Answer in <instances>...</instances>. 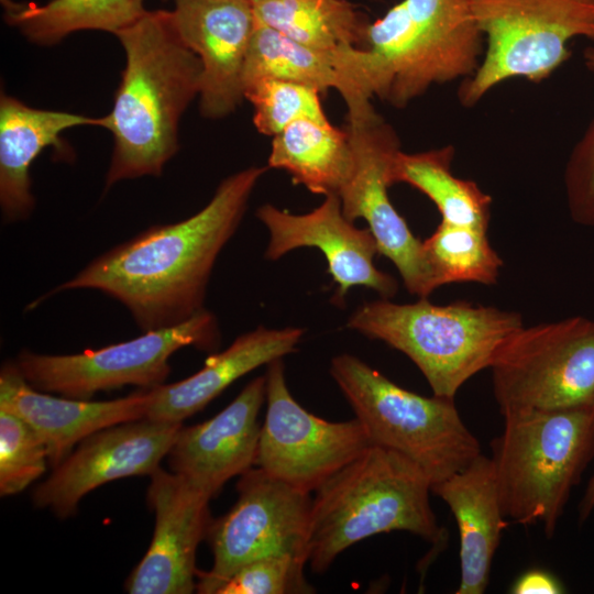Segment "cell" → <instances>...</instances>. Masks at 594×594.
Returning <instances> with one entry per match:
<instances>
[{
  "mask_svg": "<svg viewBox=\"0 0 594 594\" xmlns=\"http://www.w3.org/2000/svg\"><path fill=\"white\" fill-rule=\"evenodd\" d=\"M217 318L202 309L188 320L143 331L132 340L74 354H42L23 350L14 360L29 384L61 396L90 399L96 393L127 385L153 388L170 373L169 359L193 345L210 351L219 345Z\"/></svg>",
  "mask_w": 594,
  "mask_h": 594,
  "instance_id": "30bf717a",
  "label": "cell"
},
{
  "mask_svg": "<svg viewBox=\"0 0 594 594\" xmlns=\"http://www.w3.org/2000/svg\"><path fill=\"white\" fill-rule=\"evenodd\" d=\"M483 34L465 0H402L367 22L362 58L374 97L405 107L432 85L471 77Z\"/></svg>",
  "mask_w": 594,
  "mask_h": 594,
  "instance_id": "277c9868",
  "label": "cell"
},
{
  "mask_svg": "<svg viewBox=\"0 0 594 594\" xmlns=\"http://www.w3.org/2000/svg\"><path fill=\"white\" fill-rule=\"evenodd\" d=\"M317 89L286 80L263 79L244 89L253 106V123L267 136H275L299 120L329 121Z\"/></svg>",
  "mask_w": 594,
  "mask_h": 594,
  "instance_id": "f1b7e54d",
  "label": "cell"
},
{
  "mask_svg": "<svg viewBox=\"0 0 594 594\" xmlns=\"http://www.w3.org/2000/svg\"><path fill=\"white\" fill-rule=\"evenodd\" d=\"M265 376L266 413L254 466L312 493L372 446L356 418L329 421L301 407L288 389L282 359L267 364Z\"/></svg>",
  "mask_w": 594,
  "mask_h": 594,
  "instance_id": "7c38bea8",
  "label": "cell"
},
{
  "mask_svg": "<svg viewBox=\"0 0 594 594\" xmlns=\"http://www.w3.org/2000/svg\"><path fill=\"white\" fill-rule=\"evenodd\" d=\"M514 311L469 302L435 305L378 299L363 304L348 327L406 354L433 395L454 398L460 387L490 369L503 344L522 327Z\"/></svg>",
  "mask_w": 594,
  "mask_h": 594,
  "instance_id": "8992f818",
  "label": "cell"
},
{
  "mask_svg": "<svg viewBox=\"0 0 594 594\" xmlns=\"http://www.w3.org/2000/svg\"><path fill=\"white\" fill-rule=\"evenodd\" d=\"M564 588L552 574L531 570L524 573L513 585L512 593L515 594H559Z\"/></svg>",
  "mask_w": 594,
  "mask_h": 594,
  "instance_id": "d6a6232c",
  "label": "cell"
},
{
  "mask_svg": "<svg viewBox=\"0 0 594 594\" xmlns=\"http://www.w3.org/2000/svg\"><path fill=\"white\" fill-rule=\"evenodd\" d=\"M330 373L373 446L416 463L431 485L465 468L480 453L454 398L407 391L351 354L331 360Z\"/></svg>",
  "mask_w": 594,
  "mask_h": 594,
  "instance_id": "52a82bcc",
  "label": "cell"
},
{
  "mask_svg": "<svg viewBox=\"0 0 594 594\" xmlns=\"http://www.w3.org/2000/svg\"><path fill=\"white\" fill-rule=\"evenodd\" d=\"M302 336L300 328L267 329L262 326L239 336L226 350L208 356L197 373L176 383L153 387L145 418L183 422L243 375L295 352Z\"/></svg>",
  "mask_w": 594,
  "mask_h": 594,
  "instance_id": "7402d4cb",
  "label": "cell"
},
{
  "mask_svg": "<svg viewBox=\"0 0 594 594\" xmlns=\"http://www.w3.org/2000/svg\"><path fill=\"white\" fill-rule=\"evenodd\" d=\"M571 218L594 226V118L572 150L564 172Z\"/></svg>",
  "mask_w": 594,
  "mask_h": 594,
  "instance_id": "1f68e13d",
  "label": "cell"
},
{
  "mask_svg": "<svg viewBox=\"0 0 594 594\" xmlns=\"http://www.w3.org/2000/svg\"><path fill=\"white\" fill-rule=\"evenodd\" d=\"M346 130L329 121L299 120L273 136L267 167L286 170L294 184L317 195H338L351 175Z\"/></svg>",
  "mask_w": 594,
  "mask_h": 594,
  "instance_id": "cb8c5ba5",
  "label": "cell"
},
{
  "mask_svg": "<svg viewBox=\"0 0 594 594\" xmlns=\"http://www.w3.org/2000/svg\"><path fill=\"white\" fill-rule=\"evenodd\" d=\"M594 510V472L585 487L583 497L579 504V522L583 524Z\"/></svg>",
  "mask_w": 594,
  "mask_h": 594,
  "instance_id": "836d02e7",
  "label": "cell"
},
{
  "mask_svg": "<svg viewBox=\"0 0 594 594\" xmlns=\"http://www.w3.org/2000/svg\"><path fill=\"white\" fill-rule=\"evenodd\" d=\"M490 370L502 416L594 407V321L576 316L522 326Z\"/></svg>",
  "mask_w": 594,
  "mask_h": 594,
  "instance_id": "9c48e42d",
  "label": "cell"
},
{
  "mask_svg": "<svg viewBox=\"0 0 594 594\" xmlns=\"http://www.w3.org/2000/svg\"><path fill=\"white\" fill-rule=\"evenodd\" d=\"M182 427L183 422L142 418L90 435L37 485L34 505L67 518L95 488L122 477L150 476L161 468Z\"/></svg>",
  "mask_w": 594,
  "mask_h": 594,
  "instance_id": "5bb4252c",
  "label": "cell"
},
{
  "mask_svg": "<svg viewBox=\"0 0 594 594\" xmlns=\"http://www.w3.org/2000/svg\"><path fill=\"white\" fill-rule=\"evenodd\" d=\"M174 25L199 57L200 111L221 119L244 98L242 76L256 28L251 0H175Z\"/></svg>",
  "mask_w": 594,
  "mask_h": 594,
  "instance_id": "e0dca14e",
  "label": "cell"
},
{
  "mask_svg": "<svg viewBox=\"0 0 594 594\" xmlns=\"http://www.w3.org/2000/svg\"><path fill=\"white\" fill-rule=\"evenodd\" d=\"M1 3L6 22L41 45L56 44L82 30L116 34L146 12L144 0H51L44 4L1 0Z\"/></svg>",
  "mask_w": 594,
  "mask_h": 594,
  "instance_id": "484cf974",
  "label": "cell"
},
{
  "mask_svg": "<svg viewBox=\"0 0 594 594\" xmlns=\"http://www.w3.org/2000/svg\"><path fill=\"white\" fill-rule=\"evenodd\" d=\"M315 493L308 564L317 574L345 549L382 532L408 531L436 546L447 539L430 505L429 477L395 451L372 444Z\"/></svg>",
  "mask_w": 594,
  "mask_h": 594,
  "instance_id": "3957f363",
  "label": "cell"
},
{
  "mask_svg": "<svg viewBox=\"0 0 594 594\" xmlns=\"http://www.w3.org/2000/svg\"><path fill=\"white\" fill-rule=\"evenodd\" d=\"M583 61H584V65L585 67L592 73L594 74V45L593 46H588L584 50V53H583Z\"/></svg>",
  "mask_w": 594,
  "mask_h": 594,
  "instance_id": "e575fe53",
  "label": "cell"
},
{
  "mask_svg": "<svg viewBox=\"0 0 594 594\" xmlns=\"http://www.w3.org/2000/svg\"><path fill=\"white\" fill-rule=\"evenodd\" d=\"M453 514L460 536L461 579L457 594H482L507 527L491 458L482 452L465 468L431 485Z\"/></svg>",
  "mask_w": 594,
  "mask_h": 594,
  "instance_id": "44dd1931",
  "label": "cell"
},
{
  "mask_svg": "<svg viewBox=\"0 0 594 594\" xmlns=\"http://www.w3.org/2000/svg\"><path fill=\"white\" fill-rule=\"evenodd\" d=\"M453 156L451 145L419 153L399 150L389 166V184L406 183L425 194L441 221L487 230L492 198L475 182L452 174Z\"/></svg>",
  "mask_w": 594,
  "mask_h": 594,
  "instance_id": "d4e9b609",
  "label": "cell"
},
{
  "mask_svg": "<svg viewBox=\"0 0 594 594\" xmlns=\"http://www.w3.org/2000/svg\"><path fill=\"white\" fill-rule=\"evenodd\" d=\"M100 125L101 118L31 108L8 95L0 99V205L6 221L26 219L35 204L30 167L53 146L67 156L61 134L78 125Z\"/></svg>",
  "mask_w": 594,
  "mask_h": 594,
  "instance_id": "603a6c76",
  "label": "cell"
},
{
  "mask_svg": "<svg viewBox=\"0 0 594 594\" xmlns=\"http://www.w3.org/2000/svg\"><path fill=\"white\" fill-rule=\"evenodd\" d=\"M345 130L353 150V168L338 196L343 215L364 219L380 254L398 270L407 290L427 298L439 286L424 243L408 228L388 197V172L400 150L394 129L378 114L348 120Z\"/></svg>",
  "mask_w": 594,
  "mask_h": 594,
  "instance_id": "4fadbf2b",
  "label": "cell"
},
{
  "mask_svg": "<svg viewBox=\"0 0 594 594\" xmlns=\"http://www.w3.org/2000/svg\"><path fill=\"white\" fill-rule=\"evenodd\" d=\"M491 442L504 516L554 535L572 490L594 459V407L503 416Z\"/></svg>",
  "mask_w": 594,
  "mask_h": 594,
  "instance_id": "5b68a950",
  "label": "cell"
},
{
  "mask_svg": "<svg viewBox=\"0 0 594 594\" xmlns=\"http://www.w3.org/2000/svg\"><path fill=\"white\" fill-rule=\"evenodd\" d=\"M257 24L311 48L363 46L367 24L348 0H251Z\"/></svg>",
  "mask_w": 594,
  "mask_h": 594,
  "instance_id": "4316f807",
  "label": "cell"
},
{
  "mask_svg": "<svg viewBox=\"0 0 594 594\" xmlns=\"http://www.w3.org/2000/svg\"><path fill=\"white\" fill-rule=\"evenodd\" d=\"M307 560L289 554L252 561L220 583L213 594H308Z\"/></svg>",
  "mask_w": 594,
  "mask_h": 594,
  "instance_id": "4dcf8cb0",
  "label": "cell"
},
{
  "mask_svg": "<svg viewBox=\"0 0 594 594\" xmlns=\"http://www.w3.org/2000/svg\"><path fill=\"white\" fill-rule=\"evenodd\" d=\"M487 230L441 221L424 248L440 286L450 283H496L503 260Z\"/></svg>",
  "mask_w": 594,
  "mask_h": 594,
  "instance_id": "83f0119b",
  "label": "cell"
},
{
  "mask_svg": "<svg viewBox=\"0 0 594 594\" xmlns=\"http://www.w3.org/2000/svg\"><path fill=\"white\" fill-rule=\"evenodd\" d=\"M256 217L270 232L266 258L278 260L301 246L322 251L338 285V302L354 286L371 288L385 299L396 294V279L374 265V256L380 253L374 235L343 215L338 195L324 196L323 202L308 213L294 215L266 204L256 210Z\"/></svg>",
  "mask_w": 594,
  "mask_h": 594,
  "instance_id": "2e32d148",
  "label": "cell"
},
{
  "mask_svg": "<svg viewBox=\"0 0 594 594\" xmlns=\"http://www.w3.org/2000/svg\"><path fill=\"white\" fill-rule=\"evenodd\" d=\"M237 492L230 510L209 526L206 540L213 563L209 571H198V593L213 594L235 571L262 558L289 554L308 562L310 493L257 466L240 475Z\"/></svg>",
  "mask_w": 594,
  "mask_h": 594,
  "instance_id": "8fae6325",
  "label": "cell"
},
{
  "mask_svg": "<svg viewBox=\"0 0 594 594\" xmlns=\"http://www.w3.org/2000/svg\"><path fill=\"white\" fill-rule=\"evenodd\" d=\"M146 503L155 515L152 541L125 581L131 594H189L196 590V553L212 517L211 497L183 476L158 468Z\"/></svg>",
  "mask_w": 594,
  "mask_h": 594,
  "instance_id": "9a60e30c",
  "label": "cell"
},
{
  "mask_svg": "<svg viewBox=\"0 0 594 594\" xmlns=\"http://www.w3.org/2000/svg\"><path fill=\"white\" fill-rule=\"evenodd\" d=\"M465 2L486 40L480 66L459 89V100L466 107L505 80L547 79L570 58L571 40L594 41V0Z\"/></svg>",
  "mask_w": 594,
  "mask_h": 594,
  "instance_id": "ba28073f",
  "label": "cell"
},
{
  "mask_svg": "<svg viewBox=\"0 0 594 594\" xmlns=\"http://www.w3.org/2000/svg\"><path fill=\"white\" fill-rule=\"evenodd\" d=\"M152 398V388L106 402L56 397L29 384L14 361L6 362L0 371V409L15 414L36 431L52 468L90 435L145 418Z\"/></svg>",
  "mask_w": 594,
  "mask_h": 594,
  "instance_id": "d6986e66",
  "label": "cell"
},
{
  "mask_svg": "<svg viewBox=\"0 0 594 594\" xmlns=\"http://www.w3.org/2000/svg\"><path fill=\"white\" fill-rule=\"evenodd\" d=\"M263 79L293 81L320 92L336 89L346 105L348 120L367 119L377 113L359 59V46L320 51L256 23L243 69V94Z\"/></svg>",
  "mask_w": 594,
  "mask_h": 594,
  "instance_id": "ffe728a7",
  "label": "cell"
},
{
  "mask_svg": "<svg viewBox=\"0 0 594 594\" xmlns=\"http://www.w3.org/2000/svg\"><path fill=\"white\" fill-rule=\"evenodd\" d=\"M46 447L22 418L0 409V495L24 491L46 470Z\"/></svg>",
  "mask_w": 594,
  "mask_h": 594,
  "instance_id": "f546056e",
  "label": "cell"
},
{
  "mask_svg": "<svg viewBox=\"0 0 594 594\" xmlns=\"http://www.w3.org/2000/svg\"><path fill=\"white\" fill-rule=\"evenodd\" d=\"M266 169L251 166L228 176L194 216L147 228L94 258L47 295L102 292L121 302L143 331L188 320L204 309L217 257L237 231Z\"/></svg>",
  "mask_w": 594,
  "mask_h": 594,
  "instance_id": "6da1fadb",
  "label": "cell"
},
{
  "mask_svg": "<svg viewBox=\"0 0 594 594\" xmlns=\"http://www.w3.org/2000/svg\"><path fill=\"white\" fill-rule=\"evenodd\" d=\"M125 67L111 112L101 127L114 136L106 186L160 176L177 152L179 119L200 92L199 57L179 36L170 11H146L116 33Z\"/></svg>",
  "mask_w": 594,
  "mask_h": 594,
  "instance_id": "7a4b0ae2",
  "label": "cell"
},
{
  "mask_svg": "<svg viewBox=\"0 0 594 594\" xmlns=\"http://www.w3.org/2000/svg\"><path fill=\"white\" fill-rule=\"evenodd\" d=\"M266 400V376L249 382L209 420L182 427L167 453L172 472L215 497L232 477L255 465L261 432L258 414Z\"/></svg>",
  "mask_w": 594,
  "mask_h": 594,
  "instance_id": "ac0fdd59",
  "label": "cell"
}]
</instances>
